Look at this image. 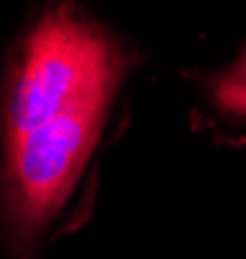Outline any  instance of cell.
I'll use <instances>...</instances> for the list:
<instances>
[{"mask_svg":"<svg viewBox=\"0 0 246 259\" xmlns=\"http://www.w3.org/2000/svg\"><path fill=\"white\" fill-rule=\"evenodd\" d=\"M119 85L91 91L0 143V236L8 259H36L91 161Z\"/></svg>","mask_w":246,"mask_h":259,"instance_id":"7a4b0ae2","label":"cell"},{"mask_svg":"<svg viewBox=\"0 0 246 259\" xmlns=\"http://www.w3.org/2000/svg\"><path fill=\"white\" fill-rule=\"evenodd\" d=\"M130 57L99 21L55 3L16 41L0 78V143L52 119L78 99L122 85Z\"/></svg>","mask_w":246,"mask_h":259,"instance_id":"6da1fadb","label":"cell"},{"mask_svg":"<svg viewBox=\"0 0 246 259\" xmlns=\"http://www.w3.org/2000/svg\"><path fill=\"white\" fill-rule=\"evenodd\" d=\"M208 99L220 117L246 122V50L236 57V62L208 80Z\"/></svg>","mask_w":246,"mask_h":259,"instance_id":"3957f363","label":"cell"}]
</instances>
